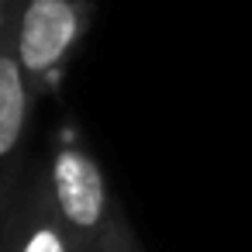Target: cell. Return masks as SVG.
Here are the masks:
<instances>
[{
	"label": "cell",
	"instance_id": "6da1fadb",
	"mask_svg": "<svg viewBox=\"0 0 252 252\" xmlns=\"http://www.w3.org/2000/svg\"><path fill=\"white\" fill-rule=\"evenodd\" d=\"M45 169H49L52 204L76 252H104L107 235L121 218V211L114 207L100 162L80 142H63Z\"/></svg>",
	"mask_w": 252,
	"mask_h": 252
},
{
	"label": "cell",
	"instance_id": "7a4b0ae2",
	"mask_svg": "<svg viewBox=\"0 0 252 252\" xmlns=\"http://www.w3.org/2000/svg\"><path fill=\"white\" fill-rule=\"evenodd\" d=\"M94 0H25L18 11V59L38 97L90 28Z\"/></svg>",
	"mask_w": 252,
	"mask_h": 252
},
{
	"label": "cell",
	"instance_id": "3957f363",
	"mask_svg": "<svg viewBox=\"0 0 252 252\" xmlns=\"http://www.w3.org/2000/svg\"><path fill=\"white\" fill-rule=\"evenodd\" d=\"M32 83L18 59V14L0 45V238H4L11 207L21 190V149L28 138V121L35 107Z\"/></svg>",
	"mask_w": 252,
	"mask_h": 252
},
{
	"label": "cell",
	"instance_id": "277c9868",
	"mask_svg": "<svg viewBox=\"0 0 252 252\" xmlns=\"http://www.w3.org/2000/svg\"><path fill=\"white\" fill-rule=\"evenodd\" d=\"M0 252H76L52 204L49 169H42L28 187L18 190L4 238H0Z\"/></svg>",
	"mask_w": 252,
	"mask_h": 252
},
{
	"label": "cell",
	"instance_id": "5b68a950",
	"mask_svg": "<svg viewBox=\"0 0 252 252\" xmlns=\"http://www.w3.org/2000/svg\"><path fill=\"white\" fill-rule=\"evenodd\" d=\"M104 252H138L135 235H131V228L125 224V218H118V221H114V228H111V235H107V249H104Z\"/></svg>",
	"mask_w": 252,
	"mask_h": 252
},
{
	"label": "cell",
	"instance_id": "8992f818",
	"mask_svg": "<svg viewBox=\"0 0 252 252\" xmlns=\"http://www.w3.org/2000/svg\"><path fill=\"white\" fill-rule=\"evenodd\" d=\"M18 11H21V0H0V45H4V35H7Z\"/></svg>",
	"mask_w": 252,
	"mask_h": 252
}]
</instances>
